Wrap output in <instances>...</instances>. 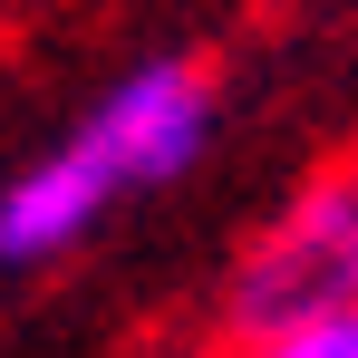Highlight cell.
<instances>
[{
  "mask_svg": "<svg viewBox=\"0 0 358 358\" xmlns=\"http://www.w3.org/2000/svg\"><path fill=\"white\" fill-rule=\"evenodd\" d=\"M203 145H213V78H203L194 59L126 68V87H107L29 175L0 194V262L29 271V262L78 252L126 194L175 184Z\"/></svg>",
  "mask_w": 358,
  "mask_h": 358,
  "instance_id": "cell-1",
  "label": "cell"
},
{
  "mask_svg": "<svg viewBox=\"0 0 358 358\" xmlns=\"http://www.w3.org/2000/svg\"><path fill=\"white\" fill-rule=\"evenodd\" d=\"M358 300V165L320 175L233 271V329L242 339H291Z\"/></svg>",
  "mask_w": 358,
  "mask_h": 358,
  "instance_id": "cell-2",
  "label": "cell"
},
{
  "mask_svg": "<svg viewBox=\"0 0 358 358\" xmlns=\"http://www.w3.org/2000/svg\"><path fill=\"white\" fill-rule=\"evenodd\" d=\"M242 358H358V300L339 320H320V329H291V339H252Z\"/></svg>",
  "mask_w": 358,
  "mask_h": 358,
  "instance_id": "cell-3",
  "label": "cell"
}]
</instances>
